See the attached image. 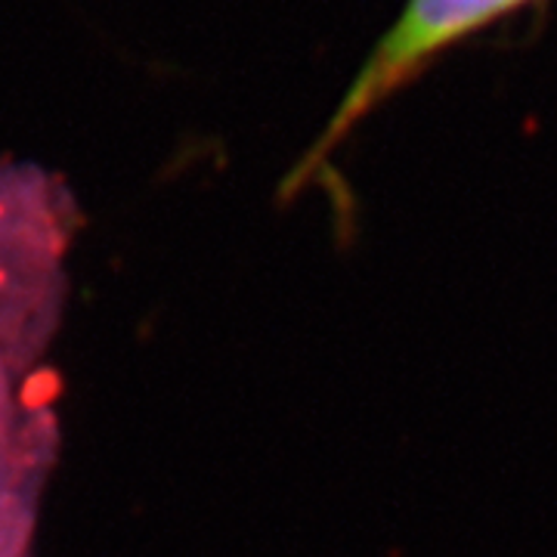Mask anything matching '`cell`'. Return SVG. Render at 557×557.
<instances>
[{"instance_id":"6da1fadb","label":"cell","mask_w":557,"mask_h":557,"mask_svg":"<svg viewBox=\"0 0 557 557\" xmlns=\"http://www.w3.org/2000/svg\"><path fill=\"white\" fill-rule=\"evenodd\" d=\"M523 3L530 0H409L397 25L384 35L375 53L366 62V69L359 72V78L350 84L338 112L332 115V124L319 137L310 159L300 164L292 186L304 174H310V168H317L325 159V152H332L359 121L412 78L431 57H437L449 44L474 35L478 28L496 22L498 16L518 10Z\"/></svg>"}]
</instances>
